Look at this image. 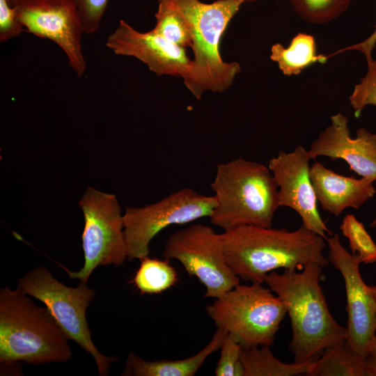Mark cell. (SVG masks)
<instances>
[{
    "instance_id": "obj_7",
    "label": "cell",
    "mask_w": 376,
    "mask_h": 376,
    "mask_svg": "<svg viewBox=\"0 0 376 376\" xmlns=\"http://www.w3.org/2000/svg\"><path fill=\"white\" fill-rule=\"evenodd\" d=\"M17 283L19 290L45 305L69 340L76 342L93 357L98 374L108 375L111 363L118 357L102 354L92 340L86 313L95 297V292L87 283L81 282L75 288L68 287L44 266L33 268Z\"/></svg>"
},
{
    "instance_id": "obj_22",
    "label": "cell",
    "mask_w": 376,
    "mask_h": 376,
    "mask_svg": "<svg viewBox=\"0 0 376 376\" xmlns=\"http://www.w3.org/2000/svg\"><path fill=\"white\" fill-rule=\"evenodd\" d=\"M152 29L167 40L181 47H191L192 34L189 22L169 0H158Z\"/></svg>"
},
{
    "instance_id": "obj_21",
    "label": "cell",
    "mask_w": 376,
    "mask_h": 376,
    "mask_svg": "<svg viewBox=\"0 0 376 376\" xmlns=\"http://www.w3.org/2000/svg\"><path fill=\"white\" fill-rule=\"evenodd\" d=\"M140 260L141 264L131 283L141 295L162 293L177 283L178 273L169 260L147 256Z\"/></svg>"
},
{
    "instance_id": "obj_20",
    "label": "cell",
    "mask_w": 376,
    "mask_h": 376,
    "mask_svg": "<svg viewBox=\"0 0 376 376\" xmlns=\"http://www.w3.org/2000/svg\"><path fill=\"white\" fill-rule=\"evenodd\" d=\"M308 376H366V359L343 340L328 347L313 361Z\"/></svg>"
},
{
    "instance_id": "obj_10",
    "label": "cell",
    "mask_w": 376,
    "mask_h": 376,
    "mask_svg": "<svg viewBox=\"0 0 376 376\" xmlns=\"http://www.w3.org/2000/svg\"><path fill=\"white\" fill-rule=\"evenodd\" d=\"M166 259L179 261L190 276L205 286V297L218 298L240 284V279L228 265L221 233L196 224L170 235L163 251Z\"/></svg>"
},
{
    "instance_id": "obj_15",
    "label": "cell",
    "mask_w": 376,
    "mask_h": 376,
    "mask_svg": "<svg viewBox=\"0 0 376 376\" xmlns=\"http://www.w3.org/2000/svg\"><path fill=\"white\" fill-rule=\"evenodd\" d=\"M331 123L311 143L308 153L311 159L320 156L343 159L361 177L376 181V134L359 128L352 137L348 118L341 113L330 117Z\"/></svg>"
},
{
    "instance_id": "obj_28",
    "label": "cell",
    "mask_w": 376,
    "mask_h": 376,
    "mask_svg": "<svg viewBox=\"0 0 376 376\" xmlns=\"http://www.w3.org/2000/svg\"><path fill=\"white\" fill-rule=\"evenodd\" d=\"M25 31L16 10L8 0H0V42L9 40Z\"/></svg>"
},
{
    "instance_id": "obj_34",
    "label": "cell",
    "mask_w": 376,
    "mask_h": 376,
    "mask_svg": "<svg viewBox=\"0 0 376 376\" xmlns=\"http://www.w3.org/2000/svg\"><path fill=\"white\" fill-rule=\"evenodd\" d=\"M12 1H13V0H8V1L9 3H10Z\"/></svg>"
},
{
    "instance_id": "obj_26",
    "label": "cell",
    "mask_w": 376,
    "mask_h": 376,
    "mask_svg": "<svg viewBox=\"0 0 376 376\" xmlns=\"http://www.w3.org/2000/svg\"><path fill=\"white\" fill-rule=\"evenodd\" d=\"M242 346L231 335L227 334L220 348V357L214 369L217 376H244L240 361Z\"/></svg>"
},
{
    "instance_id": "obj_23",
    "label": "cell",
    "mask_w": 376,
    "mask_h": 376,
    "mask_svg": "<svg viewBox=\"0 0 376 376\" xmlns=\"http://www.w3.org/2000/svg\"><path fill=\"white\" fill-rule=\"evenodd\" d=\"M342 234L347 237L352 253L357 255L363 264L376 262V244L363 224L353 214H347L340 225Z\"/></svg>"
},
{
    "instance_id": "obj_8",
    "label": "cell",
    "mask_w": 376,
    "mask_h": 376,
    "mask_svg": "<svg viewBox=\"0 0 376 376\" xmlns=\"http://www.w3.org/2000/svg\"><path fill=\"white\" fill-rule=\"evenodd\" d=\"M79 205L84 217L81 236L84 264L78 272H68L70 279L87 283L100 265H121L127 258L123 215L116 196L88 187Z\"/></svg>"
},
{
    "instance_id": "obj_2",
    "label": "cell",
    "mask_w": 376,
    "mask_h": 376,
    "mask_svg": "<svg viewBox=\"0 0 376 376\" xmlns=\"http://www.w3.org/2000/svg\"><path fill=\"white\" fill-rule=\"evenodd\" d=\"M323 268L313 263L300 270L274 271L265 280L287 309L292 332L288 348L297 363L313 361L346 340V327L331 315L320 284Z\"/></svg>"
},
{
    "instance_id": "obj_17",
    "label": "cell",
    "mask_w": 376,
    "mask_h": 376,
    "mask_svg": "<svg viewBox=\"0 0 376 376\" xmlns=\"http://www.w3.org/2000/svg\"><path fill=\"white\" fill-rule=\"evenodd\" d=\"M228 333L217 328L210 341L196 354L179 360L146 361L134 352L127 358L123 376H194L205 360L220 350Z\"/></svg>"
},
{
    "instance_id": "obj_24",
    "label": "cell",
    "mask_w": 376,
    "mask_h": 376,
    "mask_svg": "<svg viewBox=\"0 0 376 376\" xmlns=\"http://www.w3.org/2000/svg\"><path fill=\"white\" fill-rule=\"evenodd\" d=\"M298 15L311 24H325L339 17L352 0H289Z\"/></svg>"
},
{
    "instance_id": "obj_11",
    "label": "cell",
    "mask_w": 376,
    "mask_h": 376,
    "mask_svg": "<svg viewBox=\"0 0 376 376\" xmlns=\"http://www.w3.org/2000/svg\"><path fill=\"white\" fill-rule=\"evenodd\" d=\"M325 240L329 263L340 272L344 281L347 315L345 342L366 359L376 339V300L372 286L361 277L359 256L343 246L338 233Z\"/></svg>"
},
{
    "instance_id": "obj_19",
    "label": "cell",
    "mask_w": 376,
    "mask_h": 376,
    "mask_svg": "<svg viewBox=\"0 0 376 376\" xmlns=\"http://www.w3.org/2000/svg\"><path fill=\"white\" fill-rule=\"evenodd\" d=\"M240 361L244 376H308L313 362H283L273 354L270 347L266 345L242 347Z\"/></svg>"
},
{
    "instance_id": "obj_30",
    "label": "cell",
    "mask_w": 376,
    "mask_h": 376,
    "mask_svg": "<svg viewBox=\"0 0 376 376\" xmlns=\"http://www.w3.org/2000/svg\"><path fill=\"white\" fill-rule=\"evenodd\" d=\"M366 376H376V339L366 359Z\"/></svg>"
},
{
    "instance_id": "obj_13",
    "label": "cell",
    "mask_w": 376,
    "mask_h": 376,
    "mask_svg": "<svg viewBox=\"0 0 376 376\" xmlns=\"http://www.w3.org/2000/svg\"><path fill=\"white\" fill-rule=\"evenodd\" d=\"M308 150L297 146L289 152L279 151L272 157L268 167L278 187L280 207H288L300 217L302 225L326 239L332 233L322 219L312 184Z\"/></svg>"
},
{
    "instance_id": "obj_5",
    "label": "cell",
    "mask_w": 376,
    "mask_h": 376,
    "mask_svg": "<svg viewBox=\"0 0 376 376\" xmlns=\"http://www.w3.org/2000/svg\"><path fill=\"white\" fill-rule=\"evenodd\" d=\"M189 22L192 34L194 58L187 89L200 100L208 91L224 92L240 71L237 62L224 61L219 47L223 33L245 0H217L206 3L200 0H169Z\"/></svg>"
},
{
    "instance_id": "obj_27",
    "label": "cell",
    "mask_w": 376,
    "mask_h": 376,
    "mask_svg": "<svg viewBox=\"0 0 376 376\" xmlns=\"http://www.w3.org/2000/svg\"><path fill=\"white\" fill-rule=\"evenodd\" d=\"M77 7L84 25V33L97 31L106 11L109 0H72Z\"/></svg>"
},
{
    "instance_id": "obj_33",
    "label": "cell",
    "mask_w": 376,
    "mask_h": 376,
    "mask_svg": "<svg viewBox=\"0 0 376 376\" xmlns=\"http://www.w3.org/2000/svg\"><path fill=\"white\" fill-rule=\"evenodd\" d=\"M246 1H249V2H252V1H256V0H245Z\"/></svg>"
},
{
    "instance_id": "obj_25",
    "label": "cell",
    "mask_w": 376,
    "mask_h": 376,
    "mask_svg": "<svg viewBox=\"0 0 376 376\" xmlns=\"http://www.w3.org/2000/svg\"><path fill=\"white\" fill-rule=\"evenodd\" d=\"M367 72L349 97L354 116L359 118L368 105L376 106V59L367 61Z\"/></svg>"
},
{
    "instance_id": "obj_31",
    "label": "cell",
    "mask_w": 376,
    "mask_h": 376,
    "mask_svg": "<svg viewBox=\"0 0 376 376\" xmlns=\"http://www.w3.org/2000/svg\"><path fill=\"white\" fill-rule=\"evenodd\" d=\"M370 226L372 228H376V217L371 221Z\"/></svg>"
},
{
    "instance_id": "obj_1",
    "label": "cell",
    "mask_w": 376,
    "mask_h": 376,
    "mask_svg": "<svg viewBox=\"0 0 376 376\" xmlns=\"http://www.w3.org/2000/svg\"><path fill=\"white\" fill-rule=\"evenodd\" d=\"M226 262L240 279L264 283L276 269H302L309 264L329 265L324 237L303 225L295 230L240 225L221 233Z\"/></svg>"
},
{
    "instance_id": "obj_6",
    "label": "cell",
    "mask_w": 376,
    "mask_h": 376,
    "mask_svg": "<svg viewBox=\"0 0 376 376\" xmlns=\"http://www.w3.org/2000/svg\"><path fill=\"white\" fill-rule=\"evenodd\" d=\"M206 311L217 328L246 347H271L287 314L281 299L258 283L238 284L216 298Z\"/></svg>"
},
{
    "instance_id": "obj_3",
    "label": "cell",
    "mask_w": 376,
    "mask_h": 376,
    "mask_svg": "<svg viewBox=\"0 0 376 376\" xmlns=\"http://www.w3.org/2000/svg\"><path fill=\"white\" fill-rule=\"evenodd\" d=\"M69 338L49 311L17 288L0 290V363H64L72 357Z\"/></svg>"
},
{
    "instance_id": "obj_12",
    "label": "cell",
    "mask_w": 376,
    "mask_h": 376,
    "mask_svg": "<svg viewBox=\"0 0 376 376\" xmlns=\"http://www.w3.org/2000/svg\"><path fill=\"white\" fill-rule=\"evenodd\" d=\"M24 31L56 43L78 77L87 68L82 49L84 25L72 0H13Z\"/></svg>"
},
{
    "instance_id": "obj_16",
    "label": "cell",
    "mask_w": 376,
    "mask_h": 376,
    "mask_svg": "<svg viewBox=\"0 0 376 376\" xmlns=\"http://www.w3.org/2000/svg\"><path fill=\"white\" fill-rule=\"evenodd\" d=\"M310 175L322 209L335 217L348 207L359 209L376 193L374 182L338 174L320 162L311 166Z\"/></svg>"
},
{
    "instance_id": "obj_32",
    "label": "cell",
    "mask_w": 376,
    "mask_h": 376,
    "mask_svg": "<svg viewBox=\"0 0 376 376\" xmlns=\"http://www.w3.org/2000/svg\"><path fill=\"white\" fill-rule=\"evenodd\" d=\"M372 289H373V293H374V295H375V300H376V285L372 286Z\"/></svg>"
},
{
    "instance_id": "obj_4",
    "label": "cell",
    "mask_w": 376,
    "mask_h": 376,
    "mask_svg": "<svg viewBox=\"0 0 376 376\" xmlns=\"http://www.w3.org/2000/svg\"><path fill=\"white\" fill-rule=\"evenodd\" d=\"M211 189V223L223 230L240 226L271 227L279 207L278 187L268 167L242 157L217 166Z\"/></svg>"
},
{
    "instance_id": "obj_9",
    "label": "cell",
    "mask_w": 376,
    "mask_h": 376,
    "mask_svg": "<svg viewBox=\"0 0 376 376\" xmlns=\"http://www.w3.org/2000/svg\"><path fill=\"white\" fill-rule=\"evenodd\" d=\"M215 205L213 196L183 188L157 203L141 207H127L123 223L128 260L148 256L151 240L162 230L172 225L210 218Z\"/></svg>"
},
{
    "instance_id": "obj_18",
    "label": "cell",
    "mask_w": 376,
    "mask_h": 376,
    "mask_svg": "<svg viewBox=\"0 0 376 376\" xmlns=\"http://www.w3.org/2000/svg\"><path fill=\"white\" fill-rule=\"evenodd\" d=\"M329 56L318 54L315 38L306 33L295 35L288 47L276 43L271 47L270 58L286 76L298 75L316 63H325Z\"/></svg>"
},
{
    "instance_id": "obj_14",
    "label": "cell",
    "mask_w": 376,
    "mask_h": 376,
    "mask_svg": "<svg viewBox=\"0 0 376 376\" xmlns=\"http://www.w3.org/2000/svg\"><path fill=\"white\" fill-rule=\"evenodd\" d=\"M106 46L115 54L134 57L159 76L180 77L185 80L191 68L185 48L167 40L153 29L141 32L120 19Z\"/></svg>"
},
{
    "instance_id": "obj_29",
    "label": "cell",
    "mask_w": 376,
    "mask_h": 376,
    "mask_svg": "<svg viewBox=\"0 0 376 376\" xmlns=\"http://www.w3.org/2000/svg\"><path fill=\"white\" fill-rule=\"evenodd\" d=\"M375 45H376V25L375 26V31L366 40L359 43L354 44L351 46L340 49L336 53L337 54L341 53L347 50H357V51L361 52L364 54L366 61H369L373 58L372 52L373 49L375 47Z\"/></svg>"
}]
</instances>
